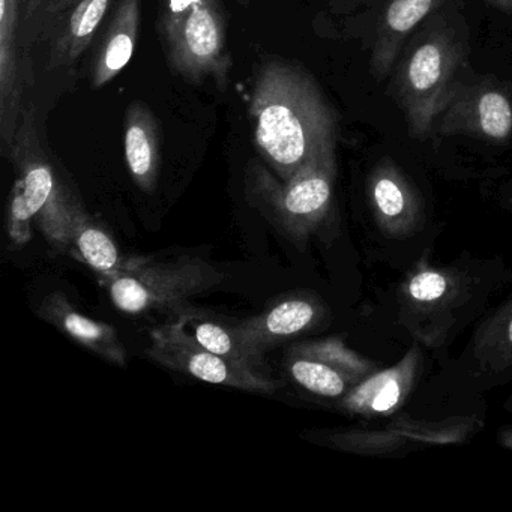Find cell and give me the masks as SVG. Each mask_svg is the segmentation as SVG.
I'll return each instance as SVG.
<instances>
[{
    "label": "cell",
    "mask_w": 512,
    "mask_h": 512,
    "mask_svg": "<svg viewBox=\"0 0 512 512\" xmlns=\"http://www.w3.org/2000/svg\"><path fill=\"white\" fill-rule=\"evenodd\" d=\"M506 409L512 410V398L506 403Z\"/></svg>",
    "instance_id": "cell-26"
},
{
    "label": "cell",
    "mask_w": 512,
    "mask_h": 512,
    "mask_svg": "<svg viewBox=\"0 0 512 512\" xmlns=\"http://www.w3.org/2000/svg\"><path fill=\"white\" fill-rule=\"evenodd\" d=\"M67 253L86 263L98 275L113 274L125 262L112 236L92 220L85 209H80L71 221Z\"/></svg>",
    "instance_id": "cell-19"
},
{
    "label": "cell",
    "mask_w": 512,
    "mask_h": 512,
    "mask_svg": "<svg viewBox=\"0 0 512 512\" xmlns=\"http://www.w3.org/2000/svg\"><path fill=\"white\" fill-rule=\"evenodd\" d=\"M22 0H0V134L10 148L22 118L23 79L19 59Z\"/></svg>",
    "instance_id": "cell-13"
},
{
    "label": "cell",
    "mask_w": 512,
    "mask_h": 512,
    "mask_svg": "<svg viewBox=\"0 0 512 512\" xmlns=\"http://www.w3.org/2000/svg\"><path fill=\"white\" fill-rule=\"evenodd\" d=\"M500 442L508 446V448H512V431H505V433L500 436Z\"/></svg>",
    "instance_id": "cell-25"
},
{
    "label": "cell",
    "mask_w": 512,
    "mask_h": 512,
    "mask_svg": "<svg viewBox=\"0 0 512 512\" xmlns=\"http://www.w3.org/2000/svg\"><path fill=\"white\" fill-rule=\"evenodd\" d=\"M11 158L19 179L11 191L7 229L11 241L25 245L32 238V221L56 250L68 251L70 226L83 209L62 188L46 152L41 148L34 116L26 115L10 145Z\"/></svg>",
    "instance_id": "cell-2"
},
{
    "label": "cell",
    "mask_w": 512,
    "mask_h": 512,
    "mask_svg": "<svg viewBox=\"0 0 512 512\" xmlns=\"http://www.w3.org/2000/svg\"><path fill=\"white\" fill-rule=\"evenodd\" d=\"M406 298L416 308H436L443 301L454 295L455 284L451 275L425 269L410 277L407 281Z\"/></svg>",
    "instance_id": "cell-22"
},
{
    "label": "cell",
    "mask_w": 512,
    "mask_h": 512,
    "mask_svg": "<svg viewBox=\"0 0 512 512\" xmlns=\"http://www.w3.org/2000/svg\"><path fill=\"white\" fill-rule=\"evenodd\" d=\"M460 61L458 44L439 32L422 41L407 58L398 77V92L415 139L430 134L434 119L448 103Z\"/></svg>",
    "instance_id": "cell-6"
},
{
    "label": "cell",
    "mask_w": 512,
    "mask_h": 512,
    "mask_svg": "<svg viewBox=\"0 0 512 512\" xmlns=\"http://www.w3.org/2000/svg\"><path fill=\"white\" fill-rule=\"evenodd\" d=\"M115 0H46L40 16L41 32L49 44L50 67L76 64L89 49Z\"/></svg>",
    "instance_id": "cell-9"
},
{
    "label": "cell",
    "mask_w": 512,
    "mask_h": 512,
    "mask_svg": "<svg viewBox=\"0 0 512 512\" xmlns=\"http://www.w3.org/2000/svg\"><path fill=\"white\" fill-rule=\"evenodd\" d=\"M224 280L205 260L182 257L176 262L131 257L109 275H98L118 310L140 314L163 311L172 314L188 307V299L208 292Z\"/></svg>",
    "instance_id": "cell-5"
},
{
    "label": "cell",
    "mask_w": 512,
    "mask_h": 512,
    "mask_svg": "<svg viewBox=\"0 0 512 512\" xmlns=\"http://www.w3.org/2000/svg\"><path fill=\"white\" fill-rule=\"evenodd\" d=\"M151 331L149 358L163 367L196 377L214 385L230 386L250 392L271 394L280 386L268 371L236 364L215 355L194 340L175 319Z\"/></svg>",
    "instance_id": "cell-7"
},
{
    "label": "cell",
    "mask_w": 512,
    "mask_h": 512,
    "mask_svg": "<svg viewBox=\"0 0 512 512\" xmlns=\"http://www.w3.org/2000/svg\"><path fill=\"white\" fill-rule=\"evenodd\" d=\"M467 125L470 131L493 142H503L512 133V104L505 94L496 89L481 92L469 104Z\"/></svg>",
    "instance_id": "cell-21"
},
{
    "label": "cell",
    "mask_w": 512,
    "mask_h": 512,
    "mask_svg": "<svg viewBox=\"0 0 512 512\" xmlns=\"http://www.w3.org/2000/svg\"><path fill=\"white\" fill-rule=\"evenodd\" d=\"M440 4L442 0H392L374 47L373 73L379 79L385 77L394 64L404 40Z\"/></svg>",
    "instance_id": "cell-18"
},
{
    "label": "cell",
    "mask_w": 512,
    "mask_h": 512,
    "mask_svg": "<svg viewBox=\"0 0 512 512\" xmlns=\"http://www.w3.org/2000/svg\"><path fill=\"white\" fill-rule=\"evenodd\" d=\"M239 4H244V5H247L248 4V0H238Z\"/></svg>",
    "instance_id": "cell-27"
},
{
    "label": "cell",
    "mask_w": 512,
    "mask_h": 512,
    "mask_svg": "<svg viewBox=\"0 0 512 512\" xmlns=\"http://www.w3.org/2000/svg\"><path fill=\"white\" fill-rule=\"evenodd\" d=\"M25 2V14L28 19L34 17L38 13L41 7H43L46 0H23Z\"/></svg>",
    "instance_id": "cell-23"
},
{
    "label": "cell",
    "mask_w": 512,
    "mask_h": 512,
    "mask_svg": "<svg viewBox=\"0 0 512 512\" xmlns=\"http://www.w3.org/2000/svg\"><path fill=\"white\" fill-rule=\"evenodd\" d=\"M172 319L181 323L182 328L199 341L203 347L211 350L221 358L229 359L236 364L247 365L260 371L266 370L263 353L242 340L235 326H227L220 320L206 316L203 311L194 310L190 305L184 310L172 314Z\"/></svg>",
    "instance_id": "cell-17"
},
{
    "label": "cell",
    "mask_w": 512,
    "mask_h": 512,
    "mask_svg": "<svg viewBox=\"0 0 512 512\" xmlns=\"http://www.w3.org/2000/svg\"><path fill=\"white\" fill-rule=\"evenodd\" d=\"M473 358L485 371H503L512 365V301L482 326L473 344Z\"/></svg>",
    "instance_id": "cell-20"
},
{
    "label": "cell",
    "mask_w": 512,
    "mask_h": 512,
    "mask_svg": "<svg viewBox=\"0 0 512 512\" xmlns=\"http://www.w3.org/2000/svg\"><path fill=\"white\" fill-rule=\"evenodd\" d=\"M158 32L170 67L188 82L212 80L220 89L233 67L221 0H161Z\"/></svg>",
    "instance_id": "cell-3"
},
{
    "label": "cell",
    "mask_w": 512,
    "mask_h": 512,
    "mask_svg": "<svg viewBox=\"0 0 512 512\" xmlns=\"http://www.w3.org/2000/svg\"><path fill=\"white\" fill-rule=\"evenodd\" d=\"M368 197L377 223L392 236L409 235L421 218L415 188L392 161L383 160L368 178Z\"/></svg>",
    "instance_id": "cell-12"
},
{
    "label": "cell",
    "mask_w": 512,
    "mask_h": 512,
    "mask_svg": "<svg viewBox=\"0 0 512 512\" xmlns=\"http://www.w3.org/2000/svg\"><path fill=\"white\" fill-rule=\"evenodd\" d=\"M38 316L106 361L121 367L127 365V352L116 329L83 316L64 293L46 296L38 308Z\"/></svg>",
    "instance_id": "cell-14"
},
{
    "label": "cell",
    "mask_w": 512,
    "mask_h": 512,
    "mask_svg": "<svg viewBox=\"0 0 512 512\" xmlns=\"http://www.w3.org/2000/svg\"><path fill=\"white\" fill-rule=\"evenodd\" d=\"M286 368L298 385L326 398L344 397L373 370L337 338L296 344L287 352Z\"/></svg>",
    "instance_id": "cell-8"
},
{
    "label": "cell",
    "mask_w": 512,
    "mask_h": 512,
    "mask_svg": "<svg viewBox=\"0 0 512 512\" xmlns=\"http://www.w3.org/2000/svg\"><path fill=\"white\" fill-rule=\"evenodd\" d=\"M323 314L325 308L314 296L296 295L235 328L245 343L265 355L266 350L311 331L322 322Z\"/></svg>",
    "instance_id": "cell-10"
},
{
    "label": "cell",
    "mask_w": 512,
    "mask_h": 512,
    "mask_svg": "<svg viewBox=\"0 0 512 512\" xmlns=\"http://www.w3.org/2000/svg\"><path fill=\"white\" fill-rule=\"evenodd\" d=\"M254 142L281 181L323 149L337 146V115L316 80L296 65L260 68L250 98Z\"/></svg>",
    "instance_id": "cell-1"
},
{
    "label": "cell",
    "mask_w": 512,
    "mask_h": 512,
    "mask_svg": "<svg viewBox=\"0 0 512 512\" xmlns=\"http://www.w3.org/2000/svg\"><path fill=\"white\" fill-rule=\"evenodd\" d=\"M125 161L131 178L145 193H152L160 178V128L146 104H131L125 115Z\"/></svg>",
    "instance_id": "cell-15"
},
{
    "label": "cell",
    "mask_w": 512,
    "mask_h": 512,
    "mask_svg": "<svg viewBox=\"0 0 512 512\" xmlns=\"http://www.w3.org/2000/svg\"><path fill=\"white\" fill-rule=\"evenodd\" d=\"M337 160L335 146L323 149L286 181L253 164L248 193L254 205L295 242L310 238L328 217L334 197Z\"/></svg>",
    "instance_id": "cell-4"
},
{
    "label": "cell",
    "mask_w": 512,
    "mask_h": 512,
    "mask_svg": "<svg viewBox=\"0 0 512 512\" xmlns=\"http://www.w3.org/2000/svg\"><path fill=\"white\" fill-rule=\"evenodd\" d=\"M142 0H121L92 64L91 85L101 89L130 64L136 52Z\"/></svg>",
    "instance_id": "cell-16"
},
{
    "label": "cell",
    "mask_w": 512,
    "mask_h": 512,
    "mask_svg": "<svg viewBox=\"0 0 512 512\" xmlns=\"http://www.w3.org/2000/svg\"><path fill=\"white\" fill-rule=\"evenodd\" d=\"M419 370V350L413 347L397 365L368 374L343 397L341 407L352 415H389L406 400L415 386Z\"/></svg>",
    "instance_id": "cell-11"
},
{
    "label": "cell",
    "mask_w": 512,
    "mask_h": 512,
    "mask_svg": "<svg viewBox=\"0 0 512 512\" xmlns=\"http://www.w3.org/2000/svg\"><path fill=\"white\" fill-rule=\"evenodd\" d=\"M487 2L500 10L512 11V0H487Z\"/></svg>",
    "instance_id": "cell-24"
}]
</instances>
